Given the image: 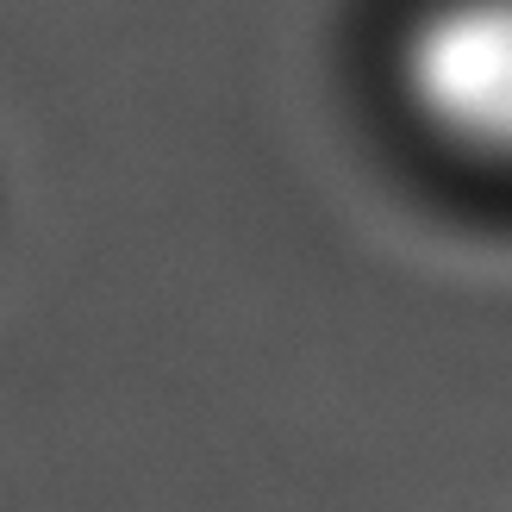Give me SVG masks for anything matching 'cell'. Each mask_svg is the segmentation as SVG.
Listing matches in <instances>:
<instances>
[{
    "label": "cell",
    "instance_id": "obj_1",
    "mask_svg": "<svg viewBox=\"0 0 512 512\" xmlns=\"http://www.w3.org/2000/svg\"><path fill=\"white\" fill-rule=\"evenodd\" d=\"M394 75L431 138L512 163V0H425L400 32Z\"/></svg>",
    "mask_w": 512,
    "mask_h": 512
}]
</instances>
